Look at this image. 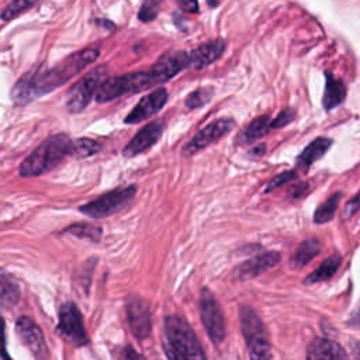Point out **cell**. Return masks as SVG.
<instances>
[{
  "label": "cell",
  "instance_id": "2e32d148",
  "mask_svg": "<svg viewBox=\"0 0 360 360\" xmlns=\"http://www.w3.org/2000/svg\"><path fill=\"white\" fill-rule=\"evenodd\" d=\"M16 332L20 340L38 357L47 354V342L41 328L29 317H20L16 322Z\"/></svg>",
  "mask_w": 360,
  "mask_h": 360
},
{
  "label": "cell",
  "instance_id": "5b68a950",
  "mask_svg": "<svg viewBox=\"0 0 360 360\" xmlns=\"http://www.w3.org/2000/svg\"><path fill=\"white\" fill-rule=\"evenodd\" d=\"M155 86L153 77L151 72L140 70V72H130L121 76L109 77L102 82L96 93L98 103H107L116 100L124 95L141 92L144 89H149Z\"/></svg>",
  "mask_w": 360,
  "mask_h": 360
},
{
  "label": "cell",
  "instance_id": "f35d334b",
  "mask_svg": "<svg viewBox=\"0 0 360 360\" xmlns=\"http://www.w3.org/2000/svg\"><path fill=\"white\" fill-rule=\"evenodd\" d=\"M209 6H211V8L213 6H218V3H209Z\"/></svg>",
  "mask_w": 360,
  "mask_h": 360
},
{
  "label": "cell",
  "instance_id": "e575fe53",
  "mask_svg": "<svg viewBox=\"0 0 360 360\" xmlns=\"http://www.w3.org/2000/svg\"><path fill=\"white\" fill-rule=\"evenodd\" d=\"M124 360H147V359L131 346H127L124 350Z\"/></svg>",
  "mask_w": 360,
  "mask_h": 360
},
{
  "label": "cell",
  "instance_id": "484cf974",
  "mask_svg": "<svg viewBox=\"0 0 360 360\" xmlns=\"http://www.w3.org/2000/svg\"><path fill=\"white\" fill-rule=\"evenodd\" d=\"M102 151V145L92 140V138H77L73 140V147H72V156L77 158V159H83V158H89L92 155H96L98 152Z\"/></svg>",
  "mask_w": 360,
  "mask_h": 360
},
{
  "label": "cell",
  "instance_id": "52a82bcc",
  "mask_svg": "<svg viewBox=\"0 0 360 360\" xmlns=\"http://www.w3.org/2000/svg\"><path fill=\"white\" fill-rule=\"evenodd\" d=\"M107 69L106 65L96 66L95 69L86 73L83 77H80L68 92L66 96V109L69 113L76 114L83 112L87 105L92 100V98H96L98 89L102 84V79L106 75Z\"/></svg>",
  "mask_w": 360,
  "mask_h": 360
},
{
  "label": "cell",
  "instance_id": "7c38bea8",
  "mask_svg": "<svg viewBox=\"0 0 360 360\" xmlns=\"http://www.w3.org/2000/svg\"><path fill=\"white\" fill-rule=\"evenodd\" d=\"M167 90L163 87H158L156 90H152L151 93L144 96L140 103L128 113V116L124 119L126 124H140L152 116H155L158 112L163 109V106L167 102Z\"/></svg>",
  "mask_w": 360,
  "mask_h": 360
},
{
  "label": "cell",
  "instance_id": "8fae6325",
  "mask_svg": "<svg viewBox=\"0 0 360 360\" xmlns=\"http://www.w3.org/2000/svg\"><path fill=\"white\" fill-rule=\"evenodd\" d=\"M190 66V55L186 51H170L163 54L149 70L155 84L165 83Z\"/></svg>",
  "mask_w": 360,
  "mask_h": 360
},
{
  "label": "cell",
  "instance_id": "30bf717a",
  "mask_svg": "<svg viewBox=\"0 0 360 360\" xmlns=\"http://www.w3.org/2000/svg\"><path fill=\"white\" fill-rule=\"evenodd\" d=\"M235 128V121L228 117H221L200 130L185 147L182 153L185 156H193L202 149H206L211 144L221 140L224 135L230 134Z\"/></svg>",
  "mask_w": 360,
  "mask_h": 360
},
{
  "label": "cell",
  "instance_id": "277c9868",
  "mask_svg": "<svg viewBox=\"0 0 360 360\" xmlns=\"http://www.w3.org/2000/svg\"><path fill=\"white\" fill-rule=\"evenodd\" d=\"M239 322L250 360H273L269 333L256 311L248 306H241Z\"/></svg>",
  "mask_w": 360,
  "mask_h": 360
},
{
  "label": "cell",
  "instance_id": "ac0fdd59",
  "mask_svg": "<svg viewBox=\"0 0 360 360\" xmlns=\"http://www.w3.org/2000/svg\"><path fill=\"white\" fill-rule=\"evenodd\" d=\"M307 360H349V357L338 342L315 338L307 347Z\"/></svg>",
  "mask_w": 360,
  "mask_h": 360
},
{
  "label": "cell",
  "instance_id": "ffe728a7",
  "mask_svg": "<svg viewBox=\"0 0 360 360\" xmlns=\"http://www.w3.org/2000/svg\"><path fill=\"white\" fill-rule=\"evenodd\" d=\"M327 84H325V93L322 98V105L325 110H332L338 107L345 99H346V86L343 80L335 77L332 73L327 72Z\"/></svg>",
  "mask_w": 360,
  "mask_h": 360
},
{
  "label": "cell",
  "instance_id": "ba28073f",
  "mask_svg": "<svg viewBox=\"0 0 360 360\" xmlns=\"http://www.w3.org/2000/svg\"><path fill=\"white\" fill-rule=\"evenodd\" d=\"M200 311L209 338L220 345L225 338V318L221 306L207 287H204L200 294Z\"/></svg>",
  "mask_w": 360,
  "mask_h": 360
},
{
  "label": "cell",
  "instance_id": "6da1fadb",
  "mask_svg": "<svg viewBox=\"0 0 360 360\" xmlns=\"http://www.w3.org/2000/svg\"><path fill=\"white\" fill-rule=\"evenodd\" d=\"M99 54L98 48H84L66 57L52 68H38L22 76L12 90V99L16 105L23 106L51 93L52 90L79 75L86 66L93 63Z\"/></svg>",
  "mask_w": 360,
  "mask_h": 360
},
{
  "label": "cell",
  "instance_id": "f1b7e54d",
  "mask_svg": "<svg viewBox=\"0 0 360 360\" xmlns=\"http://www.w3.org/2000/svg\"><path fill=\"white\" fill-rule=\"evenodd\" d=\"M36 2H29V0H16V2L9 3L3 10H2V19L5 22L12 20L15 17H17L19 15L24 13L26 10L34 8Z\"/></svg>",
  "mask_w": 360,
  "mask_h": 360
},
{
  "label": "cell",
  "instance_id": "83f0119b",
  "mask_svg": "<svg viewBox=\"0 0 360 360\" xmlns=\"http://www.w3.org/2000/svg\"><path fill=\"white\" fill-rule=\"evenodd\" d=\"M66 232L75 235L76 238L80 239H87V241H93V242H99L102 239V234L103 230L100 227L96 225H90V224H73L69 228H66Z\"/></svg>",
  "mask_w": 360,
  "mask_h": 360
},
{
  "label": "cell",
  "instance_id": "3957f363",
  "mask_svg": "<svg viewBox=\"0 0 360 360\" xmlns=\"http://www.w3.org/2000/svg\"><path fill=\"white\" fill-rule=\"evenodd\" d=\"M73 140L66 134L48 137L20 165V176L36 177L55 169L68 155H72Z\"/></svg>",
  "mask_w": 360,
  "mask_h": 360
},
{
  "label": "cell",
  "instance_id": "e0dca14e",
  "mask_svg": "<svg viewBox=\"0 0 360 360\" xmlns=\"http://www.w3.org/2000/svg\"><path fill=\"white\" fill-rule=\"evenodd\" d=\"M225 50H227V43L221 38L207 41L189 52L190 66L195 68L196 70L204 69L213 62H216L217 59H220L221 55L225 52Z\"/></svg>",
  "mask_w": 360,
  "mask_h": 360
},
{
  "label": "cell",
  "instance_id": "d590c367",
  "mask_svg": "<svg viewBox=\"0 0 360 360\" xmlns=\"http://www.w3.org/2000/svg\"><path fill=\"white\" fill-rule=\"evenodd\" d=\"M264 152H266V145H264V144H260L259 147L253 148L249 153H250L252 156H255V158H260V156L264 155Z\"/></svg>",
  "mask_w": 360,
  "mask_h": 360
},
{
  "label": "cell",
  "instance_id": "d4e9b609",
  "mask_svg": "<svg viewBox=\"0 0 360 360\" xmlns=\"http://www.w3.org/2000/svg\"><path fill=\"white\" fill-rule=\"evenodd\" d=\"M342 200V193L338 192V193H333L325 203H322L317 210H315V214H314V221L317 224H325L328 221H331L339 207V203Z\"/></svg>",
  "mask_w": 360,
  "mask_h": 360
},
{
  "label": "cell",
  "instance_id": "cb8c5ba5",
  "mask_svg": "<svg viewBox=\"0 0 360 360\" xmlns=\"http://www.w3.org/2000/svg\"><path fill=\"white\" fill-rule=\"evenodd\" d=\"M20 300V289L19 285L6 273L2 275V297H0V301H2V307L3 308H10L13 306H16Z\"/></svg>",
  "mask_w": 360,
  "mask_h": 360
},
{
  "label": "cell",
  "instance_id": "4316f807",
  "mask_svg": "<svg viewBox=\"0 0 360 360\" xmlns=\"http://www.w3.org/2000/svg\"><path fill=\"white\" fill-rule=\"evenodd\" d=\"M216 90L214 87L211 86H204V87H199L197 90H195L193 93H190L186 100H185V105L188 109L190 110H196V109H200L203 106H206L214 96Z\"/></svg>",
  "mask_w": 360,
  "mask_h": 360
},
{
  "label": "cell",
  "instance_id": "4dcf8cb0",
  "mask_svg": "<svg viewBox=\"0 0 360 360\" xmlns=\"http://www.w3.org/2000/svg\"><path fill=\"white\" fill-rule=\"evenodd\" d=\"M159 6H160V3H158V2H145L140 9L138 19L145 23L155 20L159 15Z\"/></svg>",
  "mask_w": 360,
  "mask_h": 360
},
{
  "label": "cell",
  "instance_id": "1f68e13d",
  "mask_svg": "<svg viewBox=\"0 0 360 360\" xmlns=\"http://www.w3.org/2000/svg\"><path fill=\"white\" fill-rule=\"evenodd\" d=\"M296 119V112L293 109H285L282 110L273 120H272V130L282 128L290 124Z\"/></svg>",
  "mask_w": 360,
  "mask_h": 360
},
{
  "label": "cell",
  "instance_id": "d6986e66",
  "mask_svg": "<svg viewBox=\"0 0 360 360\" xmlns=\"http://www.w3.org/2000/svg\"><path fill=\"white\" fill-rule=\"evenodd\" d=\"M270 130H272V120H270V117L267 114L259 116L239 131L235 138V145L249 147L255 141L264 137Z\"/></svg>",
  "mask_w": 360,
  "mask_h": 360
},
{
  "label": "cell",
  "instance_id": "9a60e30c",
  "mask_svg": "<svg viewBox=\"0 0 360 360\" xmlns=\"http://www.w3.org/2000/svg\"><path fill=\"white\" fill-rule=\"evenodd\" d=\"M163 133V121H151L149 124L144 126L135 137L126 145L123 149V155L126 158H134L135 155H140L141 152L149 149L152 145L158 142Z\"/></svg>",
  "mask_w": 360,
  "mask_h": 360
},
{
  "label": "cell",
  "instance_id": "74e56055",
  "mask_svg": "<svg viewBox=\"0 0 360 360\" xmlns=\"http://www.w3.org/2000/svg\"><path fill=\"white\" fill-rule=\"evenodd\" d=\"M350 347H352V353H353V356H354L357 360H360V343L354 342V343H352V345H350Z\"/></svg>",
  "mask_w": 360,
  "mask_h": 360
},
{
  "label": "cell",
  "instance_id": "8d00e7d4",
  "mask_svg": "<svg viewBox=\"0 0 360 360\" xmlns=\"http://www.w3.org/2000/svg\"><path fill=\"white\" fill-rule=\"evenodd\" d=\"M349 324H350V325H353V327L360 328V308H359V310L352 315V318H350Z\"/></svg>",
  "mask_w": 360,
  "mask_h": 360
},
{
  "label": "cell",
  "instance_id": "44dd1931",
  "mask_svg": "<svg viewBox=\"0 0 360 360\" xmlns=\"http://www.w3.org/2000/svg\"><path fill=\"white\" fill-rule=\"evenodd\" d=\"M332 141L329 138H317L311 144L307 145V148L299 155L297 158V166L307 170L313 163L320 160L331 148Z\"/></svg>",
  "mask_w": 360,
  "mask_h": 360
},
{
  "label": "cell",
  "instance_id": "f546056e",
  "mask_svg": "<svg viewBox=\"0 0 360 360\" xmlns=\"http://www.w3.org/2000/svg\"><path fill=\"white\" fill-rule=\"evenodd\" d=\"M297 179V172L296 170H286L278 176H275L273 179H270V182L267 183V186L264 188V192L263 193H270L276 190L278 188L286 185L287 182H290V180H294Z\"/></svg>",
  "mask_w": 360,
  "mask_h": 360
},
{
  "label": "cell",
  "instance_id": "8992f818",
  "mask_svg": "<svg viewBox=\"0 0 360 360\" xmlns=\"http://www.w3.org/2000/svg\"><path fill=\"white\" fill-rule=\"evenodd\" d=\"M137 195V186L130 185L126 188H117L106 195L89 202L79 207V211L90 218H106L123 211Z\"/></svg>",
  "mask_w": 360,
  "mask_h": 360
},
{
  "label": "cell",
  "instance_id": "7402d4cb",
  "mask_svg": "<svg viewBox=\"0 0 360 360\" xmlns=\"http://www.w3.org/2000/svg\"><path fill=\"white\" fill-rule=\"evenodd\" d=\"M342 263V257L339 255H332L328 256L315 270L314 272L306 278L304 283L306 285H314V283H320V282H325L329 280L335 273L336 270L339 269Z\"/></svg>",
  "mask_w": 360,
  "mask_h": 360
},
{
  "label": "cell",
  "instance_id": "7a4b0ae2",
  "mask_svg": "<svg viewBox=\"0 0 360 360\" xmlns=\"http://www.w3.org/2000/svg\"><path fill=\"white\" fill-rule=\"evenodd\" d=\"M165 335L163 349L167 360H207L199 338L185 318L179 315L166 317Z\"/></svg>",
  "mask_w": 360,
  "mask_h": 360
},
{
  "label": "cell",
  "instance_id": "836d02e7",
  "mask_svg": "<svg viewBox=\"0 0 360 360\" xmlns=\"http://www.w3.org/2000/svg\"><path fill=\"white\" fill-rule=\"evenodd\" d=\"M177 5H179L180 9H182L183 12H188V13H196L199 10V3L197 2H192V0H188V2L182 0V2H179Z\"/></svg>",
  "mask_w": 360,
  "mask_h": 360
},
{
  "label": "cell",
  "instance_id": "d6a6232c",
  "mask_svg": "<svg viewBox=\"0 0 360 360\" xmlns=\"http://www.w3.org/2000/svg\"><path fill=\"white\" fill-rule=\"evenodd\" d=\"M360 210V193L354 197V199H352L346 206H345V209H343V214H345V217L347 218V217H352L356 211H359Z\"/></svg>",
  "mask_w": 360,
  "mask_h": 360
},
{
  "label": "cell",
  "instance_id": "9c48e42d",
  "mask_svg": "<svg viewBox=\"0 0 360 360\" xmlns=\"http://www.w3.org/2000/svg\"><path fill=\"white\" fill-rule=\"evenodd\" d=\"M59 322L57 331L75 346H84L89 343V336L84 329L83 317L75 303H65L59 308Z\"/></svg>",
  "mask_w": 360,
  "mask_h": 360
},
{
  "label": "cell",
  "instance_id": "5bb4252c",
  "mask_svg": "<svg viewBox=\"0 0 360 360\" xmlns=\"http://www.w3.org/2000/svg\"><path fill=\"white\" fill-rule=\"evenodd\" d=\"M280 260H282L280 253L275 252V250L256 255L255 257L248 259V260L242 262L239 266H237V269H235L237 279L238 280H249V279L257 278V276L263 275L264 272H267V270L275 267L276 264H279Z\"/></svg>",
  "mask_w": 360,
  "mask_h": 360
},
{
  "label": "cell",
  "instance_id": "603a6c76",
  "mask_svg": "<svg viewBox=\"0 0 360 360\" xmlns=\"http://www.w3.org/2000/svg\"><path fill=\"white\" fill-rule=\"evenodd\" d=\"M320 252L321 243L317 239H307L297 248V250L292 256V266L294 269H301L308 264L315 256H318Z\"/></svg>",
  "mask_w": 360,
  "mask_h": 360
},
{
  "label": "cell",
  "instance_id": "4fadbf2b",
  "mask_svg": "<svg viewBox=\"0 0 360 360\" xmlns=\"http://www.w3.org/2000/svg\"><path fill=\"white\" fill-rule=\"evenodd\" d=\"M126 310H127V320L133 333L138 339L148 338L152 329L151 311H149L148 303L140 296H133L127 300Z\"/></svg>",
  "mask_w": 360,
  "mask_h": 360
}]
</instances>
